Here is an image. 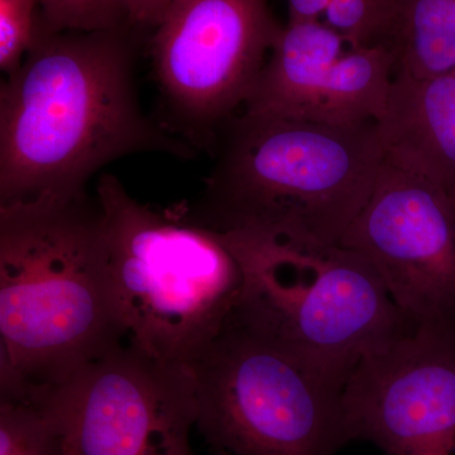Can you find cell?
Here are the masks:
<instances>
[{"instance_id":"6da1fadb","label":"cell","mask_w":455,"mask_h":455,"mask_svg":"<svg viewBox=\"0 0 455 455\" xmlns=\"http://www.w3.org/2000/svg\"><path fill=\"white\" fill-rule=\"evenodd\" d=\"M124 29L38 25L22 64L0 88V206L85 196L89 180L124 156L193 157V147L140 109Z\"/></svg>"},{"instance_id":"7a4b0ae2","label":"cell","mask_w":455,"mask_h":455,"mask_svg":"<svg viewBox=\"0 0 455 455\" xmlns=\"http://www.w3.org/2000/svg\"><path fill=\"white\" fill-rule=\"evenodd\" d=\"M217 163L185 215L217 233L340 244L372 196L385 152L376 122L350 125L242 110L218 132Z\"/></svg>"},{"instance_id":"3957f363","label":"cell","mask_w":455,"mask_h":455,"mask_svg":"<svg viewBox=\"0 0 455 455\" xmlns=\"http://www.w3.org/2000/svg\"><path fill=\"white\" fill-rule=\"evenodd\" d=\"M121 344L97 199L0 206V377L56 390Z\"/></svg>"},{"instance_id":"277c9868","label":"cell","mask_w":455,"mask_h":455,"mask_svg":"<svg viewBox=\"0 0 455 455\" xmlns=\"http://www.w3.org/2000/svg\"><path fill=\"white\" fill-rule=\"evenodd\" d=\"M95 199L123 344L188 366L235 313L241 265L218 233L188 220L181 206L140 203L110 173L99 176Z\"/></svg>"},{"instance_id":"5b68a950","label":"cell","mask_w":455,"mask_h":455,"mask_svg":"<svg viewBox=\"0 0 455 455\" xmlns=\"http://www.w3.org/2000/svg\"><path fill=\"white\" fill-rule=\"evenodd\" d=\"M218 235L243 276L233 319L343 386L361 359L415 328L373 266L350 248Z\"/></svg>"},{"instance_id":"8992f818","label":"cell","mask_w":455,"mask_h":455,"mask_svg":"<svg viewBox=\"0 0 455 455\" xmlns=\"http://www.w3.org/2000/svg\"><path fill=\"white\" fill-rule=\"evenodd\" d=\"M188 367L212 454L337 455L350 442L344 386L232 316Z\"/></svg>"},{"instance_id":"52a82bcc","label":"cell","mask_w":455,"mask_h":455,"mask_svg":"<svg viewBox=\"0 0 455 455\" xmlns=\"http://www.w3.org/2000/svg\"><path fill=\"white\" fill-rule=\"evenodd\" d=\"M281 28L267 0H175L151 46L167 130L194 149L214 148Z\"/></svg>"},{"instance_id":"ba28073f","label":"cell","mask_w":455,"mask_h":455,"mask_svg":"<svg viewBox=\"0 0 455 455\" xmlns=\"http://www.w3.org/2000/svg\"><path fill=\"white\" fill-rule=\"evenodd\" d=\"M340 244L373 266L412 325L455 331V194L385 158Z\"/></svg>"},{"instance_id":"9c48e42d","label":"cell","mask_w":455,"mask_h":455,"mask_svg":"<svg viewBox=\"0 0 455 455\" xmlns=\"http://www.w3.org/2000/svg\"><path fill=\"white\" fill-rule=\"evenodd\" d=\"M350 442L385 455H453L455 331L415 326L353 368L343 387Z\"/></svg>"},{"instance_id":"30bf717a","label":"cell","mask_w":455,"mask_h":455,"mask_svg":"<svg viewBox=\"0 0 455 455\" xmlns=\"http://www.w3.org/2000/svg\"><path fill=\"white\" fill-rule=\"evenodd\" d=\"M57 400L83 455H194L188 366L121 344L57 388Z\"/></svg>"},{"instance_id":"8fae6325","label":"cell","mask_w":455,"mask_h":455,"mask_svg":"<svg viewBox=\"0 0 455 455\" xmlns=\"http://www.w3.org/2000/svg\"><path fill=\"white\" fill-rule=\"evenodd\" d=\"M395 75L390 44L355 47L323 23L289 22L242 110L320 124L377 122Z\"/></svg>"},{"instance_id":"7c38bea8","label":"cell","mask_w":455,"mask_h":455,"mask_svg":"<svg viewBox=\"0 0 455 455\" xmlns=\"http://www.w3.org/2000/svg\"><path fill=\"white\" fill-rule=\"evenodd\" d=\"M376 127L388 163L455 194V70L395 75Z\"/></svg>"},{"instance_id":"4fadbf2b","label":"cell","mask_w":455,"mask_h":455,"mask_svg":"<svg viewBox=\"0 0 455 455\" xmlns=\"http://www.w3.org/2000/svg\"><path fill=\"white\" fill-rule=\"evenodd\" d=\"M396 74L429 79L455 70V0H392Z\"/></svg>"},{"instance_id":"5bb4252c","label":"cell","mask_w":455,"mask_h":455,"mask_svg":"<svg viewBox=\"0 0 455 455\" xmlns=\"http://www.w3.org/2000/svg\"><path fill=\"white\" fill-rule=\"evenodd\" d=\"M68 436L57 388L0 396V455H64Z\"/></svg>"},{"instance_id":"9a60e30c","label":"cell","mask_w":455,"mask_h":455,"mask_svg":"<svg viewBox=\"0 0 455 455\" xmlns=\"http://www.w3.org/2000/svg\"><path fill=\"white\" fill-rule=\"evenodd\" d=\"M287 7L289 22L323 23L353 46H392V0H287Z\"/></svg>"},{"instance_id":"2e32d148","label":"cell","mask_w":455,"mask_h":455,"mask_svg":"<svg viewBox=\"0 0 455 455\" xmlns=\"http://www.w3.org/2000/svg\"><path fill=\"white\" fill-rule=\"evenodd\" d=\"M40 26L50 32H100L131 27L125 0H40Z\"/></svg>"},{"instance_id":"e0dca14e","label":"cell","mask_w":455,"mask_h":455,"mask_svg":"<svg viewBox=\"0 0 455 455\" xmlns=\"http://www.w3.org/2000/svg\"><path fill=\"white\" fill-rule=\"evenodd\" d=\"M40 16V0H0V68L7 76L31 49Z\"/></svg>"},{"instance_id":"ac0fdd59","label":"cell","mask_w":455,"mask_h":455,"mask_svg":"<svg viewBox=\"0 0 455 455\" xmlns=\"http://www.w3.org/2000/svg\"><path fill=\"white\" fill-rule=\"evenodd\" d=\"M175 0H125L130 25L156 28Z\"/></svg>"},{"instance_id":"d6986e66","label":"cell","mask_w":455,"mask_h":455,"mask_svg":"<svg viewBox=\"0 0 455 455\" xmlns=\"http://www.w3.org/2000/svg\"><path fill=\"white\" fill-rule=\"evenodd\" d=\"M64 455H83L82 451H80L79 444H77V440L75 438L74 431L71 430L70 427H68V442H66Z\"/></svg>"},{"instance_id":"ffe728a7","label":"cell","mask_w":455,"mask_h":455,"mask_svg":"<svg viewBox=\"0 0 455 455\" xmlns=\"http://www.w3.org/2000/svg\"><path fill=\"white\" fill-rule=\"evenodd\" d=\"M212 455H224V454H212Z\"/></svg>"}]
</instances>
